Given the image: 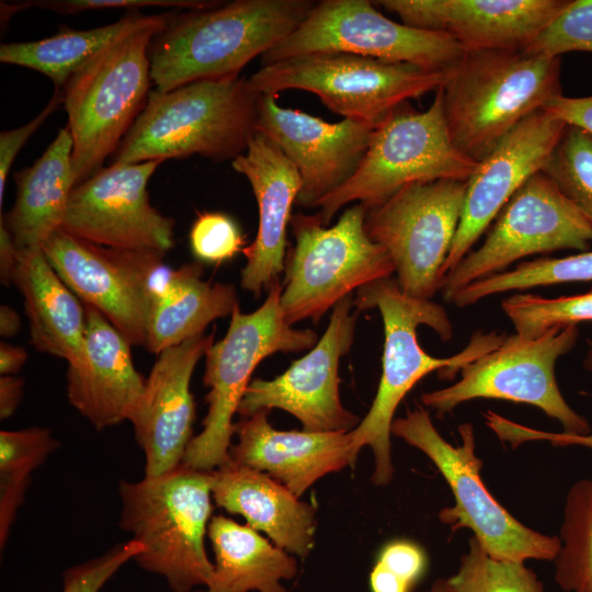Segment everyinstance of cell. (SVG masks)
Instances as JSON below:
<instances>
[{
	"mask_svg": "<svg viewBox=\"0 0 592 592\" xmlns=\"http://www.w3.org/2000/svg\"><path fill=\"white\" fill-rule=\"evenodd\" d=\"M353 304L358 312L372 308L379 310L385 342L377 392L365 418L351 431V449L356 458L362 447H371L374 455L372 481L376 486H386L395 474L391 424L405 396L432 372H439L441 378L452 379L467 364L499 346L505 335L496 331H476L455 355L434 357L419 344L417 329L424 325L443 341L449 340L453 326L441 305L405 294L392 277L360 287Z\"/></svg>",
	"mask_w": 592,
	"mask_h": 592,
	"instance_id": "6da1fadb",
	"label": "cell"
},
{
	"mask_svg": "<svg viewBox=\"0 0 592 592\" xmlns=\"http://www.w3.org/2000/svg\"><path fill=\"white\" fill-rule=\"evenodd\" d=\"M311 0H236L173 14L149 48L155 90L239 76L244 66L291 34Z\"/></svg>",
	"mask_w": 592,
	"mask_h": 592,
	"instance_id": "7a4b0ae2",
	"label": "cell"
},
{
	"mask_svg": "<svg viewBox=\"0 0 592 592\" xmlns=\"http://www.w3.org/2000/svg\"><path fill=\"white\" fill-rule=\"evenodd\" d=\"M561 59L526 50H466L441 87L455 147L483 160L523 119L562 95Z\"/></svg>",
	"mask_w": 592,
	"mask_h": 592,
	"instance_id": "3957f363",
	"label": "cell"
},
{
	"mask_svg": "<svg viewBox=\"0 0 592 592\" xmlns=\"http://www.w3.org/2000/svg\"><path fill=\"white\" fill-rule=\"evenodd\" d=\"M239 76L150 91L146 105L119 144L112 163L164 161L198 155L234 160L255 134L257 103Z\"/></svg>",
	"mask_w": 592,
	"mask_h": 592,
	"instance_id": "277c9868",
	"label": "cell"
},
{
	"mask_svg": "<svg viewBox=\"0 0 592 592\" xmlns=\"http://www.w3.org/2000/svg\"><path fill=\"white\" fill-rule=\"evenodd\" d=\"M212 490L213 471L183 463L160 476L119 481V527L144 546L134 560L162 576L173 592L207 587L213 578L214 563L204 547Z\"/></svg>",
	"mask_w": 592,
	"mask_h": 592,
	"instance_id": "5b68a950",
	"label": "cell"
},
{
	"mask_svg": "<svg viewBox=\"0 0 592 592\" xmlns=\"http://www.w3.org/2000/svg\"><path fill=\"white\" fill-rule=\"evenodd\" d=\"M172 15L115 41L64 86L77 185L102 169L145 107L152 84L149 48Z\"/></svg>",
	"mask_w": 592,
	"mask_h": 592,
	"instance_id": "8992f818",
	"label": "cell"
},
{
	"mask_svg": "<svg viewBox=\"0 0 592 592\" xmlns=\"http://www.w3.org/2000/svg\"><path fill=\"white\" fill-rule=\"evenodd\" d=\"M478 166L453 144L440 88L425 111L406 102L373 129L357 169L317 204V215L327 226L346 204L356 202L368 210L409 184L467 181Z\"/></svg>",
	"mask_w": 592,
	"mask_h": 592,
	"instance_id": "52a82bcc",
	"label": "cell"
},
{
	"mask_svg": "<svg viewBox=\"0 0 592 592\" xmlns=\"http://www.w3.org/2000/svg\"><path fill=\"white\" fill-rule=\"evenodd\" d=\"M282 284L274 283L264 303L252 312L237 305L226 335L205 354L203 383L209 388L203 430L192 439L182 463L213 471L230 463L234 414L250 384L254 368L277 352H300L314 348L317 333L288 325L281 307Z\"/></svg>",
	"mask_w": 592,
	"mask_h": 592,
	"instance_id": "ba28073f",
	"label": "cell"
},
{
	"mask_svg": "<svg viewBox=\"0 0 592 592\" xmlns=\"http://www.w3.org/2000/svg\"><path fill=\"white\" fill-rule=\"evenodd\" d=\"M458 432L460 444L448 443L422 408L408 411L391 424V434L420 449L447 482L454 505L439 513L444 524L453 530H470L493 559L554 561L560 548L559 537L526 526L497 501L481 478L482 460L476 454L474 426L463 423Z\"/></svg>",
	"mask_w": 592,
	"mask_h": 592,
	"instance_id": "9c48e42d",
	"label": "cell"
},
{
	"mask_svg": "<svg viewBox=\"0 0 592 592\" xmlns=\"http://www.w3.org/2000/svg\"><path fill=\"white\" fill-rule=\"evenodd\" d=\"M447 70L348 53H316L265 65L247 82L259 95L289 89L311 92L331 112L376 128L410 99L440 89Z\"/></svg>",
	"mask_w": 592,
	"mask_h": 592,
	"instance_id": "30bf717a",
	"label": "cell"
},
{
	"mask_svg": "<svg viewBox=\"0 0 592 592\" xmlns=\"http://www.w3.org/2000/svg\"><path fill=\"white\" fill-rule=\"evenodd\" d=\"M366 213L356 203L329 228L318 215L292 217L295 246L285 264L281 294L288 325L306 319L318 322L354 289L395 273L387 251L365 231Z\"/></svg>",
	"mask_w": 592,
	"mask_h": 592,
	"instance_id": "8fae6325",
	"label": "cell"
},
{
	"mask_svg": "<svg viewBox=\"0 0 592 592\" xmlns=\"http://www.w3.org/2000/svg\"><path fill=\"white\" fill-rule=\"evenodd\" d=\"M578 325L555 326L538 337L516 333L460 369V378L444 388L424 392L422 403L445 414L478 399L527 403L557 420L565 433L588 434L589 421L566 401L555 377L556 361L576 345Z\"/></svg>",
	"mask_w": 592,
	"mask_h": 592,
	"instance_id": "7c38bea8",
	"label": "cell"
},
{
	"mask_svg": "<svg viewBox=\"0 0 592 592\" xmlns=\"http://www.w3.org/2000/svg\"><path fill=\"white\" fill-rule=\"evenodd\" d=\"M316 53H348L447 70L466 53L451 36L395 22L368 0H322L262 56L263 66Z\"/></svg>",
	"mask_w": 592,
	"mask_h": 592,
	"instance_id": "4fadbf2b",
	"label": "cell"
},
{
	"mask_svg": "<svg viewBox=\"0 0 592 592\" xmlns=\"http://www.w3.org/2000/svg\"><path fill=\"white\" fill-rule=\"evenodd\" d=\"M467 181L409 184L368 209L365 231L391 258L405 294L431 299L460 220Z\"/></svg>",
	"mask_w": 592,
	"mask_h": 592,
	"instance_id": "5bb4252c",
	"label": "cell"
},
{
	"mask_svg": "<svg viewBox=\"0 0 592 592\" xmlns=\"http://www.w3.org/2000/svg\"><path fill=\"white\" fill-rule=\"evenodd\" d=\"M496 218L483 243L442 278L445 300L521 259L558 250L583 252L592 241L591 223L544 172L528 179Z\"/></svg>",
	"mask_w": 592,
	"mask_h": 592,
	"instance_id": "9a60e30c",
	"label": "cell"
},
{
	"mask_svg": "<svg viewBox=\"0 0 592 592\" xmlns=\"http://www.w3.org/2000/svg\"><path fill=\"white\" fill-rule=\"evenodd\" d=\"M43 251L84 305L96 308L130 345H146L152 289L167 266L163 253L102 247L61 229Z\"/></svg>",
	"mask_w": 592,
	"mask_h": 592,
	"instance_id": "2e32d148",
	"label": "cell"
},
{
	"mask_svg": "<svg viewBox=\"0 0 592 592\" xmlns=\"http://www.w3.org/2000/svg\"><path fill=\"white\" fill-rule=\"evenodd\" d=\"M161 162L100 169L72 190L60 229L102 247L166 254L174 246V220L150 204L147 190Z\"/></svg>",
	"mask_w": 592,
	"mask_h": 592,
	"instance_id": "e0dca14e",
	"label": "cell"
},
{
	"mask_svg": "<svg viewBox=\"0 0 592 592\" xmlns=\"http://www.w3.org/2000/svg\"><path fill=\"white\" fill-rule=\"evenodd\" d=\"M353 297L341 299L332 309L330 322L318 342L303 357L273 379L250 382L238 413L250 417L274 408L297 418L303 431L351 432L361 422L340 399V360L354 340L358 311H352Z\"/></svg>",
	"mask_w": 592,
	"mask_h": 592,
	"instance_id": "ac0fdd59",
	"label": "cell"
},
{
	"mask_svg": "<svg viewBox=\"0 0 592 592\" xmlns=\"http://www.w3.org/2000/svg\"><path fill=\"white\" fill-rule=\"evenodd\" d=\"M277 94H260L255 133L269 138L300 175L295 205L309 208L355 172L372 137V127L344 118L327 123L299 110L281 106Z\"/></svg>",
	"mask_w": 592,
	"mask_h": 592,
	"instance_id": "d6986e66",
	"label": "cell"
},
{
	"mask_svg": "<svg viewBox=\"0 0 592 592\" xmlns=\"http://www.w3.org/2000/svg\"><path fill=\"white\" fill-rule=\"evenodd\" d=\"M566 127L565 122L539 110L523 119L479 162L466 182L460 220L442 267V278L470 252L520 187L544 171Z\"/></svg>",
	"mask_w": 592,
	"mask_h": 592,
	"instance_id": "ffe728a7",
	"label": "cell"
},
{
	"mask_svg": "<svg viewBox=\"0 0 592 592\" xmlns=\"http://www.w3.org/2000/svg\"><path fill=\"white\" fill-rule=\"evenodd\" d=\"M213 343L214 333H203L158 354L128 420L145 454V477L160 476L182 463L195 420L191 378Z\"/></svg>",
	"mask_w": 592,
	"mask_h": 592,
	"instance_id": "44dd1931",
	"label": "cell"
},
{
	"mask_svg": "<svg viewBox=\"0 0 592 592\" xmlns=\"http://www.w3.org/2000/svg\"><path fill=\"white\" fill-rule=\"evenodd\" d=\"M569 0H382L402 23L440 32L466 50H525Z\"/></svg>",
	"mask_w": 592,
	"mask_h": 592,
	"instance_id": "7402d4cb",
	"label": "cell"
},
{
	"mask_svg": "<svg viewBox=\"0 0 592 592\" xmlns=\"http://www.w3.org/2000/svg\"><path fill=\"white\" fill-rule=\"evenodd\" d=\"M231 167L248 180L258 205L257 236L243 250L247 263L240 278L242 288L258 297L278 282L285 270L287 226L300 190V175L284 153L259 133Z\"/></svg>",
	"mask_w": 592,
	"mask_h": 592,
	"instance_id": "603a6c76",
	"label": "cell"
},
{
	"mask_svg": "<svg viewBox=\"0 0 592 592\" xmlns=\"http://www.w3.org/2000/svg\"><path fill=\"white\" fill-rule=\"evenodd\" d=\"M260 410L234 425L230 462L264 473L298 498L318 479L355 463L351 432L280 431Z\"/></svg>",
	"mask_w": 592,
	"mask_h": 592,
	"instance_id": "cb8c5ba5",
	"label": "cell"
},
{
	"mask_svg": "<svg viewBox=\"0 0 592 592\" xmlns=\"http://www.w3.org/2000/svg\"><path fill=\"white\" fill-rule=\"evenodd\" d=\"M84 307L86 358L68 365L67 397L96 430H104L129 420L146 378L135 368L126 339L96 308Z\"/></svg>",
	"mask_w": 592,
	"mask_h": 592,
	"instance_id": "d4e9b609",
	"label": "cell"
},
{
	"mask_svg": "<svg viewBox=\"0 0 592 592\" xmlns=\"http://www.w3.org/2000/svg\"><path fill=\"white\" fill-rule=\"evenodd\" d=\"M213 499L277 547L306 557L314 547L316 510L269 475L229 463L213 470Z\"/></svg>",
	"mask_w": 592,
	"mask_h": 592,
	"instance_id": "484cf974",
	"label": "cell"
},
{
	"mask_svg": "<svg viewBox=\"0 0 592 592\" xmlns=\"http://www.w3.org/2000/svg\"><path fill=\"white\" fill-rule=\"evenodd\" d=\"M12 284L23 298L34 348L64 358L68 365H80L86 358V307L43 249L19 250Z\"/></svg>",
	"mask_w": 592,
	"mask_h": 592,
	"instance_id": "4316f807",
	"label": "cell"
},
{
	"mask_svg": "<svg viewBox=\"0 0 592 592\" xmlns=\"http://www.w3.org/2000/svg\"><path fill=\"white\" fill-rule=\"evenodd\" d=\"M15 202L1 216L18 250L41 248L60 229L70 194L77 185L72 138L68 126L59 129L43 155L14 173Z\"/></svg>",
	"mask_w": 592,
	"mask_h": 592,
	"instance_id": "83f0119b",
	"label": "cell"
},
{
	"mask_svg": "<svg viewBox=\"0 0 592 592\" xmlns=\"http://www.w3.org/2000/svg\"><path fill=\"white\" fill-rule=\"evenodd\" d=\"M198 263L170 269L152 291L145 348L156 354L204 333L238 304L234 285L204 281Z\"/></svg>",
	"mask_w": 592,
	"mask_h": 592,
	"instance_id": "f1b7e54d",
	"label": "cell"
},
{
	"mask_svg": "<svg viewBox=\"0 0 592 592\" xmlns=\"http://www.w3.org/2000/svg\"><path fill=\"white\" fill-rule=\"evenodd\" d=\"M207 534L215 562L206 592H287L282 581L297 573L289 553L223 515L210 519Z\"/></svg>",
	"mask_w": 592,
	"mask_h": 592,
	"instance_id": "f546056e",
	"label": "cell"
},
{
	"mask_svg": "<svg viewBox=\"0 0 592 592\" xmlns=\"http://www.w3.org/2000/svg\"><path fill=\"white\" fill-rule=\"evenodd\" d=\"M172 14L130 13L123 19L89 30L65 29L57 34L30 42L0 46V61L36 70L48 77L56 89L109 45L134 31L163 22Z\"/></svg>",
	"mask_w": 592,
	"mask_h": 592,
	"instance_id": "4dcf8cb0",
	"label": "cell"
},
{
	"mask_svg": "<svg viewBox=\"0 0 592 592\" xmlns=\"http://www.w3.org/2000/svg\"><path fill=\"white\" fill-rule=\"evenodd\" d=\"M558 537L556 584L562 592H592V477L568 490Z\"/></svg>",
	"mask_w": 592,
	"mask_h": 592,
	"instance_id": "1f68e13d",
	"label": "cell"
},
{
	"mask_svg": "<svg viewBox=\"0 0 592 592\" xmlns=\"http://www.w3.org/2000/svg\"><path fill=\"white\" fill-rule=\"evenodd\" d=\"M59 447L46 428L0 432V545L7 542L31 473Z\"/></svg>",
	"mask_w": 592,
	"mask_h": 592,
	"instance_id": "d6a6232c",
	"label": "cell"
},
{
	"mask_svg": "<svg viewBox=\"0 0 592 592\" xmlns=\"http://www.w3.org/2000/svg\"><path fill=\"white\" fill-rule=\"evenodd\" d=\"M590 281H592V251H583L563 258L522 261L512 270L470 283L453 294L448 301L457 307H466L505 292Z\"/></svg>",
	"mask_w": 592,
	"mask_h": 592,
	"instance_id": "836d02e7",
	"label": "cell"
},
{
	"mask_svg": "<svg viewBox=\"0 0 592 592\" xmlns=\"http://www.w3.org/2000/svg\"><path fill=\"white\" fill-rule=\"evenodd\" d=\"M447 581L451 592H546L538 576L525 562L493 559L474 536Z\"/></svg>",
	"mask_w": 592,
	"mask_h": 592,
	"instance_id": "e575fe53",
	"label": "cell"
},
{
	"mask_svg": "<svg viewBox=\"0 0 592 592\" xmlns=\"http://www.w3.org/2000/svg\"><path fill=\"white\" fill-rule=\"evenodd\" d=\"M543 172L592 225V135L567 125Z\"/></svg>",
	"mask_w": 592,
	"mask_h": 592,
	"instance_id": "d590c367",
	"label": "cell"
},
{
	"mask_svg": "<svg viewBox=\"0 0 592 592\" xmlns=\"http://www.w3.org/2000/svg\"><path fill=\"white\" fill-rule=\"evenodd\" d=\"M501 306L516 334L534 338L555 326L592 321V289L557 298L515 294L504 298Z\"/></svg>",
	"mask_w": 592,
	"mask_h": 592,
	"instance_id": "8d00e7d4",
	"label": "cell"
},
{
	"mask_svg": "<svg viewBox=\"0 0 592 592\" xmlns=\"http://www.w3.org/2000/svg\"><path fill=\"white\" fill-rule=\"evenodd\" d=\"M525 50L548 58L592 53V0H569Z\"/></svg>",
	"mask_w": 592,
	"mask_h": 592,
	"instance_id": "74e56055",
	"label": "cell"
},
{
	"mask_svg": "<svg viewBox=\"0 0 592 592\" xmlns=\"http://www.w3.org/2000/svg\"><path fill=\"white\" fill-rule=\"evenodd\" d=\"M426 555L418 544L398 539L380 550L369 574L372 592H410L426 569Z\"/></svg>",
	"mask_w": 592,
	"mask_h": 592,
	"instance_id": "f35d334b",
	"label": "cell"
},
{
	"mask_svg": "<svg viewBox=\"0 0 592 592\" xmlns=\"http://www.w3.org/2000/svg\"><path fill=\"white\" fill-rule=\"evenodd\" d=\"M190 248L201 262L219 264L243 252L246 240L238 224L227 214L204 212L190 230Z\"/></svg>",
	"mask_w": 592,
	"mask_h": 592,
	"instance_id": "ab89813d",
	"label": "cell"
},
{
	"mask_svg": "<svg viewBox=\"0 0 592 592\" xmlns=\"http://www.w3.org/2000/svg\"><path fill=\"white\" fill-rule=\"evenodd\" d=\"M143 550V544L132 538L102 556L65 570L61 592H99L122 566Z\"/></svg>",
	"mask_w": 592,
	"mask_h": 592,
	"instance_id": "60d3db41",
	"label": "cell"
},
{
	"mask_svg": "<svg viewBox=\"0 0 592 592\" xmlns=\"http://www.w3.org/2000/svg\"><path fill=\"white\" fill-rule=\"evenodd\" d=\"M583 365L592 373V344L590 345ZM486 425L504 443L513 448L526 442L545 441L554 446L579 445L592 451V431L588 434H569L565 432H547L514 422L503 415L488 410L483 413Z\"/></svg>",
	"mask_w": 592,
	"mask_h": 592,
	"instance_id": "b9f144b4",
	"label": "cell"
},
{
	"mask_svg": "<svg viewBox=\"0 0 592 592\" xmlns=\"http://www.w3.org/2000/svg\"><path fill=\"white\" fill-rule=\"evenodd\" d=\"M30 7L36 5L52 10L58 14H78L87 11L104 9H140L148 7L202 10L218 5L217 1L201 0H45L27 1Z\"/></svg>",
	"mask_w": 592,
	"mask_h": 592,
	"instance_id": "7bdbcfd3",
	"label": "cell"
},
{
	"mask_svg": "<svg viewBox=\"0 0 592 592\" xmlns=\"http://www.w3.org/2000/svg\"><path fill=\"white\" fill-rule=\"evenodd\" d=\"M64 102L61 89H56L47 105L29 123L0 134V207H2L5 184L13 161L29 138L46 118Z\"/></svg>",
	"mask_w": 592,
	"mask_h": 592,
	"instance_id": "ee69618b",
	"label": "cell"
},
{
	"mask_svg": "<svg viewBox=\"0 0 592 592\" xmlns=\"http://www.w3.org/2000/svg\"><path fill=\"white\" fill-rule=\"evenodd\" d=\"M565 122L580 127L592 135V95L570 98L559 95L543 109Z\"/></svg>",
	"mask_w": 592,
	"mask_h": 592,
	"instance_id": "f6af8a7d",
	"label": "cell"
},
{
	"mask_svg": "<svg viewBox=\"0 0 592 592\" xmlns=\"http://www.w3.org/2000/svg\"><path fill=\"white\" fill-rule=\"evenodd\" d=\"M24 380L15 375L0 377V418L9 419L18 409L23 396Z\"/></svg>",
	"mask_w": 592,
	"mask_h": 592,
	"instance_id": "bcb514c9",
	"label": "cell"
},
{
	"mask_svg": "<svg viewBox=\"0 0 592 592\" xmlns=\"http://www.w3.org/2000/svg\"><path fill=\"white\" fill-rule=\"evenodd\" d=\"M19 250L10 231L0 220V280L2 285L10 286L18 263Z\"/></svg>",
	"mask_w": 592,
	"mask_h": 592,
	"instance_id": "7dc6e473",
	"label": "cell"
},
{
	"mask_svg": "<svg viewBox=\"0 0 592 592\" xmlns=\"http://www.w3.org/2000/svg\"><path fill=\"white\" fill-rule=\"evenodd\" d=\"M27 352L23 346L7 342L0 343V374L15 375L25 364Z\"/></svg>",
	"mask_w": 592,
	"mask_h": 592,
	"instance_id": "c3c4849f",
	"label": "cell"
},
{
	"mask_svg": "<svg viewBox=\"0 0 592 592\" xmlns=\"http://www.w3.org/2000/svg\"><path fill=\"white\" fill-rule=\"evenodd\" d=\"M21 319L19 314L8 305L0 306V334L11 338L20 331Z\"/></svg>",
	"mask_w": 592,
	"mask_h": 592,
	"instance_id": "681fc988",
	"label": "cell"
},
{
	"mask_svg": "<svg viewBox=\"0 0 592 592\" xmlns=\"http://www.w3.org/2000/svg\"><path fill=\"white\" fill-rule=\"evenodd\" d=\"M424 592H451V589L446 578H439L432 583L431 588Z\"/></svg>",
	"mask_w": 592,
	"mask_h": 592,
	"instance_id": "f907efd6",
	"label": "cell"
},
{
	"mask_svg": "<svg viewBox=\"0 0 592 592\" xmlns=\"http://www.w3.org/2000/svg\"><path fill=\"white\" fill-rule=\"evenodd\" d=\"M196 592H206V591H202V590H200V591H196Z\"/></svg>",
	"mask_w": 592,
	"mask_h": 592,
	"instance_id": "816d5d0a",
	"label": "cell"
}]
</instances>
